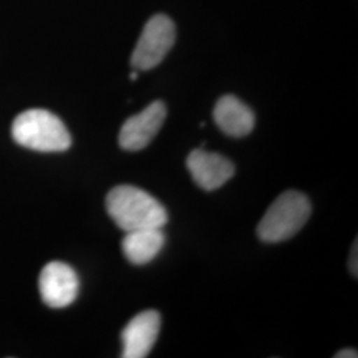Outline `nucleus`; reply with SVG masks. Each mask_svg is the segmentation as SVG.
<instances>
[{"label":"nucleus","instance_id":"obj_3","mask_svg":"<svg viewBox=\"0 0 358 358\" xmlns=\"http://www.w3.org/2000/svg\"><path fill=\"white\" fill-rule=\"evenodd\" d=\"M312 206L303 192H285L269 206L257 226V235L266 243H279L291 239L304 227Z\"/></svg>","mask_w":358,"mask_h":358},{"label":"nucleus","instance_id":"obj_9","mask_svg":"<svg viewBox=\"0 0 358 358\" xmlns=\"http://www.w3.org/2000/svg\"><path fill=\"white\" fill-rule=\"evenodd\" d=\"M214 118L219 129L235 138L245 137L255 127L254 112L235 96H223L214 109Z\"/></svg>","mask_w":358,"mask_h":358},{"label":"nucleus","instance_id":"obj_5","mask_svg":"<svg viewBox=\"0 0 358 358\" xmlns=\"http://www.w3.org/2000/svg\"><path fill=\"white\" fill-rule=\"evenodd\" d=\"M78 288L76 271L63 262H51L40 272L38 291L50 308L62 309L71 306L76 300Z\"/></svg>","mask_w":358,"mask_h":358},{"label":"nucleus","instance_id":"obj_11","mask_svg":"<svg viewBox=\"0 0 358 358\" xmlns=\"http://www.w3.org/2000/svg\"><path fill=\"white\" fill-rule=\"evenodd\" d=\"M357 252V241H356L355 244H353V248H352V255H350V260H349V268H350V272H352V273H353L356 278H357L358 275Z\"/></svg>","mask_w":358,"mask_h":358},{"label":"nucleus","instance_id":"obj_12","mask_svg":"<svg viewBox=\"0 0 358 358\" xmlns=\"http://www.w3.org/2000/svg\"><path fill=\"white\" fill-rule=\"evenodd\" d=\"M336 358H357V350L356 349H344L341 352H338L336 356Z\"/></svg>","mask_w":358,"mask_h":358},{"label":"nucleus","instance_id":"obj_8","mask_svg":"<svg viewBox=\"0 0 358 358\" xmlns=\"http://www.w3.org/2000/svg\"><path fill=\"white\" fill-rule=\"evenodd\" d=\"M186 166L194 182L206 192H214L229 182L235 174V166L226 157L203 149L189 154Z\"/></svg>","mask_w":358,"mask_h":358},{"label":"nucleus","instance_id":"obj_7","mask_svg":"<svg viewBox=\"0 0 358 358\" xmlns=\"http://www.w3.org/2000/svg\"><path fill=\"white\" fill-rule=\"evenodd\" d=\"M161 331V315L157 310H143L129 321L121 333L124 358L146 357Z\"/></svg>","mask_w":358,"mask_h":358},{"label":"nucleus","instance_id":"obj_1","mask_svg":"<svg viewBox=\"0 0 358 358\" xmlns=\"http://www.w3.org/2000/svg\"><path fill=\"white\" fill-rule=\"evenodd\" d=\"M106 211L125 232L162 229L169 220L166 208L153 195L130 185H120L106 196Z\"/></svg>","mask_w":358,"mask_h":358},{"label":"nucleus","instance_id":"obj_6","mask_svg":"<svg viewBox=\"0 0 358 358\" xmlns=\"http://www.w3.org/2000/svg\"><path fill=\"white\" fill-rule=\"evenodd\" d=\"M165 118V103L162 101L150 103L141 113L133 115L125 121L118 136L120 146L128 152H140L145 149L162 128Z\"/></svg>","mask_w":358,"mask_h":358},{"label":"nucleus","instance_id":"obj_10","mask_svg":"<svg viewBox=\"0 0 358 358\" xmlns=\"http://www.w3.org/2000/svg\"><path fill=\"white\" fill-rule=\"evenodd\" d=\"M165 245L162 229L129 231L122 239V252L131 264L143 266L153 260Z\"/></svg>","mask_w":358,"mask_h":358},{"label":"nucleus","instance_id":"obj_4","mask_svg":"<svg viewBox=\"0 0 358 358\" xmlns=\"http://www.w3.org/2000/svg\"><path fill=\"white\" fill-rule=\"evenodd\" d=\"M176 41V26L166 15H155L142 31L131 55V65L137 71H149L159 64Z\"/></svg>","mask_w":358,"mask_h":358},{"label":"nucleus","instance_id":"obj_2","mask_svg":"<svg viewBox=\"0 0 358 358\" xmlns=\"http://www.w3.org/2000/svg\"><path fill=\"white\" fill-rule=\"evenodd\" d=\"M13 140L20 146L43 153L65 152L72 137L64 122L45 109H28L13 121Z\"/></svg>","mask_w":358,"mask_h":358},{"label":"nucleus","instance_id":"obj_13","mask_svg":"<svg viewBox=\"0 0 358 358\" xmlns=\"http://www.w3.org/2000/svg\"><path fill=\"white\" fill-rule=\"evenodd\" d=\"M130 78H131L133 81H134V80H137V73H136V72H133V73H131V76H130Z\"/></svg>","mask_w":358,"mask_h":358}]
</instances>
